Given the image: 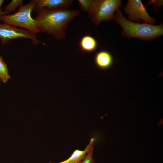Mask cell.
Segmentation results:
<instances>
[{"label": "cell", "mask_w": 163, "mask_h": 163, "mask_svg": "<svg viewBox=\"0 0 163 163\" xmlns=\"http://www.w3.org/2000/svg\"><path fill=\"white\" fill-rule=\"evenodd\" d=\"M80 11L76 9L59 8L42 9L34 18L40 32L50 34L57 40L64 39L66 30L70 21L79 15Z\"/></svg>", "instance_id": "obj_1"}, {"label": "cell", "mask_w": 163, "mask_h": 163, "mask_svg": "<svg viewBox=\"0 0 163 163\" xmlns=\"http://www.w3.org/2000/svg\"><path fill=\"white\" fill-rule=\"evenodd\" d=\"M113 20L122 28V35L131 39L138 38L151 41L163 35V23L157 25L131 21L125 18L119 8L116 11Z\"/></svg>", "instance_id": "obj_2"}, {"label": "cell", "mask_w": 163, "mask_h": 163, "mask_svg": "<svg viewBox=\"0 0 163 163\" xmlns=\"http://www.w3.org/2000/svg\"><path fill=\"white\" fill-rule=\"evenodd\" d=\"M35 5L34 0H30L29 3L19 7L18 11L14 14L1 16L0 21L3 23L29 30L36 34H38L40 31L31 15Z\"/></svg>", "instance_id": "obj_3"}, {"label": "cell", "mask_w": 163, "mask_h": 163, "mask_svg": "<svg viewBox=\"0 0 163 163\" xmlns=\"http://www.w3.org/2000/svg\"><path fill=\"white\" fill-rule=\"evenodd\" d=\"M121 0H91L88 16L95 26L113 20L114 13L122 6Z\"/></svg>", "instance_id": "obj_4"}, {"label": "cell", "mask_w": 163, "mask_h": 163, "mask_svg": "<svg viewBox=\"0 0 163 163\" xmlns=\"http://www.w3.org/2000/svg\"><path fill=\"white\" fill-rule=\"evenodd\" d=\"M24 38L31 40L32 43L37 45L41 43L47 45L38 40L36 34L29 30L4 23H0V40L2 45L18 38Z\"/></svg>", "instance_id": "obj_5"}, {"label": "cell", "mask_w": 163, "mask_h": 163, "mask_svg": "<svg viewBox=\"0 0 163 163\" xmlns=\"http://www.w3.org/2000/svg\"><path fill=\"white\" fill-rule=\"evenodd\" d=\"M123 10L128 15V20L131 21L139 23L142 21L151 25L156 22V18L149 15L141 0H128Z\"/></svg>", "instance_id": "obj_6"}, {"label": "cell", "mask_w": 163, "mask_h": 163, "mask_svg": "<svg viewBox=\"0 0 163 163\" xmlns=\"http://www.w3.org/2000/svg\"><path fill=\"white\" fill-rule=\"evenodd\" d=\"M35 5L34 11L38 13L44 9H53L59 8H69L73 4V0H34Z\"/></svg>", "instance_id": "obj_7"}, {"label": "cell", "mask_w": 163, "mask_h": 163, "mask_svg": "<svg viewBox=\"0 0 163 163\" xmlns=\"http://www.w3.org/2000/svg\"><path fill=\"white\" fill-rule=\"evenodd\" d=\"M94 139H91L89 144L83 150H75L69 157L66 160L58 163H80L85 158L88 153L93 147Z\"/></svg>", "instance_id": "obj_8"}, {"label": "cell", "mask_w": 163, "mask_h": 163, "mask_svg": "<svg viewBox=\"0 0 163 163\" xmlns=\"http://www.w3.org/2000/svg\"><path fill=\"white\" fill-rule=\"evenodd\" d=\"M112 58L107 52L102 51L96 55L95 61L96 65L99 68L105 69L109 67L112 62Z\"/></svg>", "instance_id": "obj_9"}, {"label": "cell", "mask_w": 163, "mask_h": 163, "mask_svg": "<svg viewBox=\"0 0 163 163\" xmlns=\"http://www.w3.org/2000/svg\"><path fill=\"white\" fill-rule=\"evenodd\" d=\"M97 45L96 40L89 35H86L82 37L79 44L82 51L90 53L94 51L96 49Z\"/></svg>", "instance_id": "obj_10"}, {"label": "cell", "mask_w": 163, "mask_h": 163, "mask_svg": "<svg viewBox=\"0 0 163 163\" xmlns=\"http://www.w3.org/2000/svg\"><path fill=\"white\" fill-rule=\"evenodd\" d=\"M11 78L7 64L0 55V80L2 82L6 83Z\"/></svg>", "instance_id": "obj_11"}, {"label": "cell", "mask_w": 163, "mask_h": 163, "mask_svg": "<svg viewBox=\"0 0 163 163\" xmlns=\"http://www.w3.org/2000/svg\"><path fill=\"white\" fill-rule=\"evenodd\" d=\"M23 5L22 0H13L8 4L2 8L3 15H9L17 8Z\"/></svg>", "instance_id": "obj_12"}, {"label": "cell", "mask_w": 163, "mask_h": 163, "mask_svg": "<svg viewBox=\"0 0 163 163\" xmlns=\"http://www.w3.org/2000/svg\"><path fill=\"white\" fill-rule=\"evenodd\" d=\"M78 4L81 9L85 12H88L91 0H78Z\"/></svg>", "instance_id": "obj_13"}, {"label": "cell", "mask_w": 163, "mask_h": 163, "mask_svg": "<svg viewBox=\"0 0 163 163\" xmlns=\"http://www.w3.org/2000/svg\"><path fill=\"white\" fill-rule=\"evenodd\" d=\"M93 150L94 147L88 152L85 159L80 163H94L95 160L92 156Z\"/></svg>", "instance_id": "obj_14"}, {"label": "cell", "mask_w": 163, "mask_h": 163, "mask_svg": "<svg viewBox=\"0 0 163 163\" xmlns=\"http://www.w3.org/2000/svg\"><path fill=\"white\" fill-rule=\"evenodd\" d=\"M152 4L154 5L153 11L154 12H156L157 11L158 9L163 5V0H151L147 4V5Z\"/></svg>", "instance_id": "obj_15"}, {"label": "cell", "mask_w": 163, "mask_h": 163, "mask_svg": "<svg viewBox=\"0 0 163 163\" xmlns=\"http://www.w3.org/2000/svg\"><path fill=\"white\" fill-rule=\"evenodd\" d=\"M4 0H0V16L3 15V12L2 9H1V7L3 3Z\"/></svg>", "instance_id": "obj_16"}]
</instances>
